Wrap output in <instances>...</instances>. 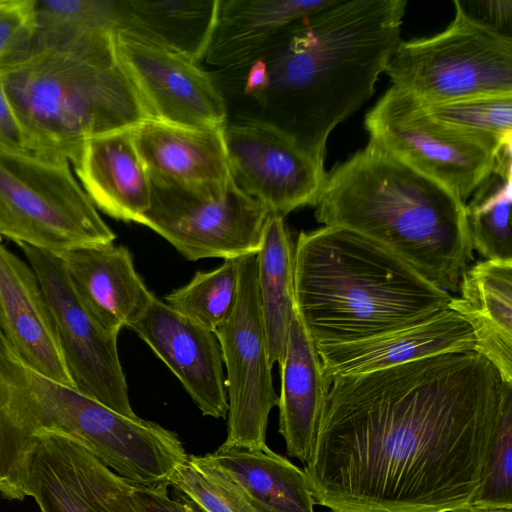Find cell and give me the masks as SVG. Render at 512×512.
I'll list each match as a JSON object with an SVG mask.
<instances>
[{
    "label": "cell",
    "instance_id": "5",
    "mask_svg": "<svg viewBox=\"0 0 512 512\" xmlns=\"http://www.w3.org/2000/svg\"><path fill=\"white\" fill-rule=\"evenodd\" d=\"M297 312L316 346L353 342L448 309L449 292L352 230L301 231L294 244Z\"/></svg>",
    "mask_w": 512,
    "mask_h": 512
},
{
    "label": "cell",
    "instance_id": "16",
    "mask_svg": "<svg viewBox=\"0 0 512 512\" xmlns=\"http://www.w3.org/2000/svg\"><path fill=\"white\" fill-rule=\"evenodd\" d=\"M129 328L178 378L203 415L227 416L222 352L214 332L176 312L155 295Z\"/></svg>",
    "mask_w": 512,
    "mask_h": 512
},
{
    "label": "cell",
    "instance_id": "21",
    "mask_svg": "<svg viewBox=\"0 0 512 512\" xmlns=\"http://www.w3.org/2000/svg\"><path fill=\"white\" fill-rule=\"evenodd\" d=\"M134 128L87 140L72 163L81 186L105 214L141 223L151 204V181L137 150Z\"/></svg>",
    "mask_w": 512,
    "mask_h": 512
},
{
    "label": "cell",
    "instance_id": "15",
    "mask_svg": "<svg viewBox=\"0 0 512 512\" xmlns=\"http://www.w3.org/2000/svg\"><path fill=\"white\" fill-rule=\"evenodd\" d=\"M114 40L150 119L196 128L225 127L224 98L198 63L124 32H114Z\"/></svg>",
    "mask_w": 512,
    "mask_h": 512
},
{
    "label": "cell",
    "instance_id": "33",
    "mask_svg": "<svg viewBox=\"0 0 512 512\" xmlns=\"http://www.w3.org/2000/svg\"><path fill=\"white\" fill-rule=\"evenodd\" d=\"M169 486L191 497L207 512H257L234 483L195 455H188L174 469Z\"/></svg>",
    "mask_w": 512,
    "mask_h": 512
},
{
    "label": "cell",
    "instance_id": "2",
    "mask_svg": "<svg viewBox=\"0 0 512 512\" xmlns=\"http://www.w3.org/2000/svg\"><path fill=\"white\" fill-rule=\"evenodd\" d=\"M405 0H331L294 22L258 57L261 93L230 110L235 119L273 125L324 163L336 126L375 91L400 42Z\"/></svg>",
    "mask_w": 512,
    "mask_h": 512
},
{
    "label": "cell",
    "instance_id": "10",
    "mask_svg": "<svg viewBox=\"0 0 512 512\" xmlns=\"http://www.w3.org/2000/svg\"><path fill=\"white\" fill-rule=\"evenodd\" d=\"M369 141L449 189L462 202L492 171L498 153L434 119L407 92L391 86L368 111Z\"/></svg>",
    "mask_w": 512,
    "mask_h": 512
},
{
    "label": "cell",
    "instance_id": "31",
    "mask_svg": "<svg viewBox=\"0 0 512 512\" xmlns=\"http://www.w3.org/2000/svg\"><path fill=\"white\" fill-rule=\"evenodd\" d=\"M469 506L512 508V384L504 381L480 485Z\"/></svg>",
    "mask_w": 512,
    "mask_h": 512
},
{
    "label": "cell",
    "instance_id": "37",
    "mask_svg": "<svg viewBox=\"0 0 512 512\" xmlns=\"http://www.w3.org/2000/svg\"><path fill=\"white\" fill-rule=\"evenodd\" d=\"M0 145L15 149H27L26 138L9 100L0 72Z\"/></svg>",
    "mask_w": 512,
    "mask_h": 512
},
{
    "label": "cell",
    "instance_id": "22",
    "mask_svg": "<svg viewBox=\"0 0 512 512\" xmlns=\"http://www.w3.org/2000/svg\"><path fill=\"white\" fill-rule=\"evenodd\" d=\"M279 367V433L285 440L287 454L307 464L314 450L329 384L315 343L297 311Z\"/></svg>",
    "mask_w": 512,
    "mask_h": 512
},
{
    "label": "cell",
    "instance_id": "3",
    "mask_svg": "<svg viewBox=\"0 0 512 512\" xmlns=\"http://www.w3.org/2000/svg\"><path fill=\"white\" fill-rule=\"evenodd\" d=\"M315 218L381 244L449 293L474 259L465 203L371 141L327 173Z\"/></svg>",
    "mask_w": 512,
    "mask_h": 512
},
{
    "label": "cell",
    "instance_id": "9",
    "mask_svg": "<svg viewBox=\"0 0 512 512\" xmlns=\"http://www.w3.org/2000/svg\"><path fill=\"white\" fill-rule=\"evenodd\" d=\"M0 495L32 497L40 512H140L131 484L59 435L26 440L0 470Z\"/></svg>",
    "mask_w": 512,
    "mask_h": 512
},
{
    "label": "cell",
    "instance_id": "19",
    "mask_svg": "<svg viewBox=\"0 0 512 512\" xmlns=\"http://www.w3.org/2000/svg\"><path fill=\"white\" fill-rule=\"evenodd\" d=\"M0 331L18 356L33 369L74 387L52 314L35 273L1 242Z\"/></svg>",
    "mask_w": 512,
    "mask_h": 512
},
{
    "label": "cell",
    "instance_id": "34",
    "mask_svg": "<svg viewBox=\"0 0 512 512\" xmlns=\"http://www.w3.org/2000/svg\"><path fill=\"white\" fill-rule=\"evenodd\" d=\"M35 32V0H0V64L29 44Z\"/></svg>",
    "mask_w": 512,
    "mask_h": 512
},
{
    "label": "cell",
    "instance_id": "30",
    "mask_svg": "<svg viewBox=\"0 0 512 512\" xmlns=\"http://www.w3.org/2000/svg\"><path fill=\"white\" fill-rule=\"evenodd\" d=\"M422 105L434 119L477 138L496 153L512 146V95H481Z\"/></svg>",
    "mask_w": 512,
    "mask_h": 512
},
{
    "label": "cell",
    "instance_id": "14",
    "mask_svg": "<svg viewBox=\"0 0 512 512\" xmlns=\"http://www.w3.org/2000/svg\"><path fill=\"white\" fill-rule=\"evenodd\" d=\"M232 182L272 215L316 205L327 173L324 163L279 128L253 120L228 121L223 129Z\"/></svg>",
    "mask_w": 512,
    "mask_h": 512
},
{
    "label": "cell",
    "instance_id": "24",
    "mask_svg": "<svg viewBox=\"0 0 512 512\" xmlns=\"http://www.w3.org/2000/svg\"><path fill=\"white\" fill-rule=\"evenodd\" d=\"M448 308L471 327L474 351L512 384V260H483L461 277Z\"/></svg>",
    "mask_w": 512,
    "mask_h": 512
},
{
    "label": "cell",
    "instance_id": "20",
    "mask_svg": "<svg viewBox=\"0 0 512 512\" xmlns=\"http://www.w3.org/2000/svg\"><path fill=\"white\" fill-rule=\"evenodd\" d=\"M57 254L83 304L111 332L129 328L154 296L123 245L82 246Z\"/></svg>",
    "mask_w": 512,
    "mask_h": 512
},
{
    "label": "cell",
    "instance_id": "23",
    "mask_svg": "<svg viewBox=\"0 0 512 512\" xmlns=\"http://www.w3.org/2000/svg\"><path fill=\"white\" fill-rule=\"evenodd\" d=\"M331 0H218L203 60L217 69L250 62L269 51L297 20Z\"/></svg>",
    "mask_w": 512,
    "mask_h": 512
},
{
    "label": "cell",
    "instance_id": "35",
    "mask_svg": "<svg viewBox=\"0 0 512 512\" xmlns=\"http://www.w3.org/2000/svg\"><path fill=\"white\" fill-rule=\"evenodd\" d=\"M131 484V483H130ZM167 484L154 487L131 484L133 497L140 512H207L191 497L172 487L174 497L168 494Z\"/></svg>",
    "mask_w": 512,
    "mask_h": 512
},
{
    "label": "cell",
    "instance_id": "7",
    "mask_svg": "<svg viewBox=\"0 0 512 512\" xmlns=\"http://www.w3.org/2000/svg\"><path fill=\"white\" fill-rule=\"evenodd\" d=\"M0 236L54 253L116 238L68 160L2 145Z\"/></svg>",
    "mask_w": 512,
    "mask_h": 512
},
{
    "label": "cell",
    "instance_id": "1",
    "mask_svg": "<svg viewBox=\"0 0 512 512\" xmlns=\"http://www.w3.org/2000/svg\"><path fill=\"white\" fill-rule=\"evenodd\" d=\"M502 379L475 351L335 377L305 464L332 512H455L477 491Z\"/></svg>",
    "mask_w": 512,
    "mask_h": 512
},
{
    "label": "cell",
    "instance_id": "27",
    "mask_svg": "<svg viewBox=\"0 0 512 512\" xmlns=\"http://www.w3.org/2000/svg\"><path fill=\"white\" fill-rule=\"evenodd\" d=\"M257 286L271 364H280L296 313L294 244L284 217L270 214L257 252Z\"/></svg>",
    "mask_w": 512,
    "mask_h": 512
},
{
    "label": "cell",
    "instance_id": "38",
    "mask_svg": "<svg viewBox=\"0 0 512 512\" xmlns=\"http://www.w3.org/2000/svg\"><path fill=\"white\" fill-rule=\"evenodd\" d=\"M455 512H512V508H478L468 506Z\"/></svg>",
    "mask_w": 512,
    "mask_h": 512
},
{
    "label": "cell",
    "instance_id": "4",
    "mask_svg": "<svg viewBox=\"0 0 512 512\" xmlns=\"http://www.w3.org/2000/svg\"><path fill=\"white\" fill-rule=\"evenodd\" d=\"M0 72L27 149L38 154L73 163L87 140L150 119L112 31L31 39Z\"/></svg>",
    "mask_w": 512,
    "mask_h": 512
},
{
    "label": "cell",
    "instance_id": "11",
    "mask_svg": "<svg viewBox=\"0 0 512 512\" xmlns=\"http://www.w3.org/2000/svg\"><path fill=\"white\" fill-rule=\"evenodd\" d=\"M239 259L235 307L214 332L222 352L228 421L223 446L257 448L266 444L271 410L278 405L257 286V253Z\"/></svg>",
    "mask_w": 512,
    "mask_h": 512
},
{
    "label": "cell",
    "instance_id": "36",
    "mask_svg": "<svg viewBox=\"0 0 512 512\" xmlns=\"http://www.w3.org/2000/svg\"><path fill=\"white\" fill-rule=\"evenodd\" d=\"M459 4L470 17L479 23L512 38L511 0H471L459 1Z\"/></svg>",
    "mask_w": 512,
    "mask_h": 512
},
{
    "label": "cell",
    "instance_id": "18",
    "mask_svg": "<svg viewBox=\"0 0 512 512\" xmlns=\"http://www.w3.org/2000/svg\"><path fill=\"white\" fill-rule=\"evenodd\" d=\"M474 347L470 325L448 308L416 324L316 349L329 384L335 377L379 371L438 354L474 351Z\"/></svg>",
    "mask_w": 512,
    "mask_h": 512
},
{
    "label": "cell",
    "instance_id": "29",
    "mask_svg": "<svg viewBox=\"0 0 512 512\" xmlns=\"http://www.w3.org/2000/svg\"><path fill=\"white\" fill-rule=\"evenodd\" d=\"M239 259H224L216 269L199 271L184 286L165 296V303L201 327L215 332L231 315L238 296Z\"/></svg>",
    "mask_w": 512,
    "mask_h": 512
},
{
    "label": "cell",
    "instance_id": "32",
    "mask_svg": "<svg viewBox=\"0 0 512 512\" xmlns=\"http://www.w3.org/2000/svg\"><path fill=\"white\" fill-rule=\"evenodd\" d=\"M116 30V1L35 0L32 40L45 41Z\"/></svg>",
    "mask_w": 512,
    "mask_h": 512
},
{
    "label": "cell",
    "instance_id": "26",
    "mask_svg": "<svg viewBox=\"0 0 512 512\" xmlns=\"http://www.w3.org/2000/svg\"><path fill=\"white\" fill-rule=\"evenodd\" d=\"M218 0L116 1V30L199 63L206 53Z\"/></svg>",
    "mask_w": 512,
    "mask_h": 512
},
{
    "label": "cell",
    "instance_id": "17",
    "mask_svg": "<svg viewBox=\"0 0 512 512\" xmlns=\"http://www.w3.org/2000/svg\"><path fill=\"white\" fill-rule=\"evenodd\" d=\"M223 128H196L147 119L134 140L152 185L218 198L232 179Z\"/></svg>",
    "mask_w": 512,
    "mask_h": 512
},
{
    "label": "cell",
    "instance_id": "6",
    "mask_svg": "<svg viewBox=\"0 0 512 512\" xmlns=\"http://www.w3.org/2000/svg\"><path fill=\"white\" fill-rule=\"evenodd\" d=\"M59 435L131 484L165 482L181 460L178 436L124 416L33 369L0 331V465L29 438Z\"/></svg>",
    "mask_w": 512,
    "mask_h": 512
},
{
    "label": "cell",
    "instance_id": "13",
    "mask_svg": "<svg viewBox=\"0 0 512 512\" xmlns=\"http://www.w3.org/2000/svg\"><path fill=\"white\" fill-rule=\"evenodd\" d=\"M151 204L140 224L167 240L184 258H239L256 254L270 215L234 183L218 198L151 184Z\"/></svg>",
    "mask_w": 512,
    "mask_h": 512
},
{
    "label": "cell",
    "instance_id": "25",
    "mask_svg": "<svg viewBox=\"0 0 512 512\" xmlns=\"http://www.w3.org/2000/svg\"><path fill=\"white\" fill-rule=\"evenodd\" d=\"M195 457L234 483L257 512H314L315 501L304 470L267 445H221Z\"/></svg>",
    "mask_w": 512,
    "mask_h": 512
},
{
    "label": "cell",
    "instance_id": "12",
    "mask_svg": "<svg viewBox=\"0 0 512 512\" xmlns=\"http://www.w3.org/2000/svg\"><path fill=\"white\" fill-rule=\"evenodd\" d=\"M17 245L47 300L74 388L124 416L137 417L119 359L118 334L104 328L92 316L57 253L24 243Z\"/></svg>",
    "mask_w": 512,
    "mask_h": 512
},
{
    "label": "cell",
    "instance_id": "28",
    "mask_svg": "<svg viewBox=\"0 0 512 512\" xmlns=\"http://www.w3.org/2000/svg\"><path fill=\"white\" fill-rule=\"evenodd\" d=\"M512 200V146L502 148L489 175L465 204L473 250L485 260H512L509 215Z\"/></svg>",
    "mask_w": 512,
    "mask_h": 512
},
{
    "label": "cell",
    "instance_id": "8",
    "mask_svg": "<svg viewBox=\"0 0 512 512\" xmlns=\"http://www.w3.org/2000/svg\"><path fill=\"white\" fill-rule=\"evenodd\" d=\"M453 5L442 32L400 40L384 70L392 85L425 105L512 95V38L470 17L458 0Z\"/></svg>",
    "mask_w": 512,
    "mask_h": 512
}]
</instances>
